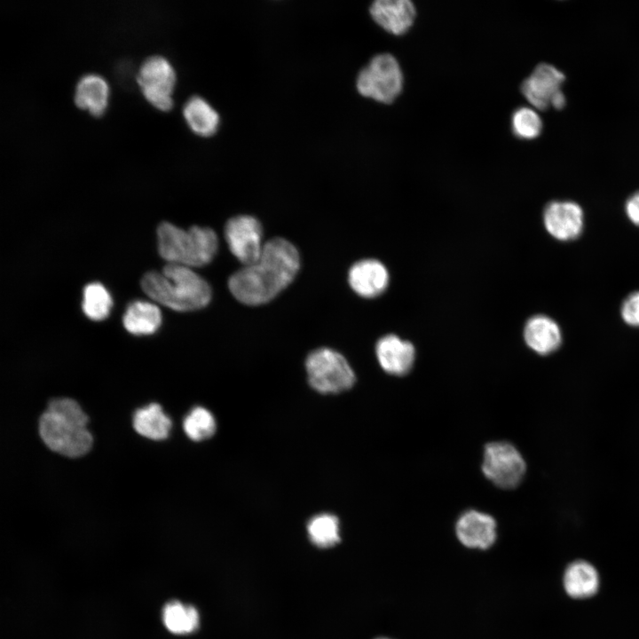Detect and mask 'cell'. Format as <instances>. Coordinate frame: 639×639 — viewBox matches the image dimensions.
Here are the masks:
<instances>
[{
    "label": "cell",
    "mask_w": 639,
    "mask_h": 639,
    "mask_svg": "<svg viewBox=\"0 0 639 639\" xmlns=\"http://www.w3.org/2000/svg\"><path fill=\"white\" fill-rule=\"evenodd\" d=\"M623 320L629 326L639 327V291L632 293L621 306Z\"/></svg>",
    "instance_id": "obj_27"
},
{
    "label": "cell",
    "mask_w": 639,
    "mask_h": 639,
    "mask_svg": "<svg viewBox=\"0 0 639 639\" xmlns=\"http://www.w3.org/2000/svg\"><path fill=\"white\" fill-rule=\"evenodd\" d=\"M583 221V210L573 201H551L543 212L546 230L558 241H572L580 236Z\"/></svg>",
    "instance_id": "obj_11"
},
{
    "label": "cell",
    "mask_w": 639,
    "mask_h": 639,
    "mask_svg": "<svg viewBox=\"0 0 639 639\" xmlns=\"http://www.w3.org/2000/svg\"><path fill=\"white\" fill-rule=\"evenodd\" d=\"M482 471L496 486L513 489L522 482L526 463L515 446L506 441H493L485 446Z\"/></svg>",
    "instance_id": "obj_7"
},
{
    "label": "cell",
    "mask_w": 639,
    "mask_h": 639,
    "mask_svg": "<svg viewBox=\"0 0 639 639\" xmlns=\"http://www.w3.org/2000/svg\"><path fill=\"white\" fill-rule=\"evenodd\" d=\"M112 305L111 296L102 284L93 282L84 288L82 307L84 314L91 320L106 319Z\"/></svg>",
    "instance_id": "obj_24"
},
{
    "label": "cell",
    "mask_w": 639,
    "mask_h": 639,
    "mask_svg": "<svg viewBox=\"0 0 639 639\" xmlns=\"http://www.w3.org/2000/svg\"><path fill=\"white\" fill-rule=\"evenodd\" d=\"M109 96L106 81L98 74L83 75L77 82L74 100L77 107L100 117L106 112Z\"/></svg>",
    "instance_id": "obj_18"
},
{
    "label": "cell",
    "mask_w": 639,
    "mask_h": 639,
    "mask_svg": "<svg viewBox=\"0 0 639 639\" xmlns=\"http://www.w3.org/2000/svg\"><path fill=\"white\" fill-rule=\"evenodd\" d=\"M141 288L153 300L178 312L201 309L212 296L209 283L190 267L170 263L162 272H146Z\"/></svg>",
    "instance_id": "obj_2"
},
{
    "label": "cell",
    "mask_w": 639,
    "mask_h": 639,
    "mask_svg": "<svg viewBox=\"0 0 639 639\" xmlns=\"http://www.w3.org/2000/svg\"><path fill=\"white\" fill-rule=\"evenodd\" d=\"M136 81L144 98L153 106L161 111L172 108L176 73L166 58L159 55L146 58L138 70Z\"/></svg>",
    "instance_id": "obj_8"
},
{
    "label": "cell",
    "mask_w": 639,
    "mask_h": 639,
    "mask_svg": "<svg viewBox=\"0 0 639 639\" xmlns=\"http://www.w3.org/2000/svg\"><path fill=\"white\" fill-rule=\"evenodd\" d=\"M563 588L573 599L594 596L600 588V575L590 562L576 559L568 564L563 573Z\"/></svg>",
    "instance_id": "obj_16"
},
{
    "label": "cell",
    "mask_w": 639,
    "mask_h": 639,
    "mask_svg": "<svg viewBox=\"0 0 639 639\" xmlns=\"http://www.w3.org/2000/svg\"><path fill=\"white\" fill-rule=\"evenodd\" d=\"M402 69L390 53H379L358 74L356 88L359 94L381 103H390L401 92Z\"/></svg>",
    "instance_id": "obj_6"
},
{
    "label": "cell",
    "mask_w": 639,
    "mask_h": 639,
    "mask_svg": "<svg viewBox=\"0 0 639 639\" xmlns=\"http://www.w3.org/2000/svg\"><path fill=\"white\" fill-rule=\"evenodd\" d=\"M171 420L159 404L152 403L138 409L133 415V427L141 436L152 440H163L169 437Z\"/></svg>",
    "instance_id": "obj_20"
},
{
    "label": "cell",
    "mask_w": 639,
    "mask_h": 639,
    "mask_svg": "<svg viewBox=\"0 0 639 639\" xmlns=\"http://www.w3.org/2000/svg\"><path fill=\"white\" fill-rule=\"evenodd\" d=\"M373 20L393 35H403L412 27L416 10L409 0H376L370 6Z\"/></svg>",
    "instance_id": "obj_15"
},
{
    "label": "cell",
    "mask_w": 639,
    "mask_h": 639,
    "mask_svg": "<svg viewBox=\"0 0 639 639\" xmlns=\"http://www.w3.org/2000/svg\"><path fill=\"white\" fill-rule=\"evenodd\" d=\"M299 267L296 248L283 238H274L264 244L256 262L244 266L229 278L228 288L244 304H263L292 282Z\"/></svg>",
    "instance_id": "obj_1"
},
{
    "label": "cell",
    "mask_w": 639,
    "mask_h": 639,
    "mask_svg": "<svg viewBox=\"0 0 639 639\" xmlns=\"http://www.w3.org/2000/svg\"><path fill=\"white\" fill-rule=\"evenodd\" d=\"M88 416L71 398L51 400L39 419V434L53 452L75 458L87 454L92 436L87 430Z\"/></svg>",
    "instance_id": "obj_3"
},
{
    "label": "cell",
    "mask_w": 639,
    "mask_h": 639,
    "mask_svg": "<svg viewBox=\"0 0 639 639\" xmlns=\"http://www.w3.org/2000/svg\"><path fill=\"white\" fill-rule=\"evenodd\" d=\"M375 354L384 372L395 376H403L408 374L414 366L415 349L409 341L390 334L377 341Z\"/></svg>",
    "instance_id": "obj_13"
},
{
    "label": "cell",
    "mask_w": 639,
    "mask_h": 639,
    "mask_svg": "<svg viewBox=\"0 0 639 639\" xmlns=\"http://www.w3.org/2000/svg\"><path fill=\"white\" fill-rule=\"evenodd\" d=\"M511 128L519 138L533 139L541 132L542 121L535 108L521 106L512 114Z\"/></svg>",
    "instance_id": "obj_26"
},
{
    "label": "cell",
    "mask_w": 639,
    "mask_h": 639,
    "mask_svg": "<svg viewBox=\"0 0 639 639\" xmlns=\"http://www.w3.org/2000/svg\"><path fill=\"white\" fill-rule=\"evenodd\" d=\"M348 281L351 289L359 296L374 298L385 291L390 275L385 265L380 261L363 259L350 268Z\"/></svg>",
    "instance_id": "obj_14"
},
{
    "label": "cell",
    "mask_w": 639,
    "mask_h": 639,
    "mask_svg": "<svg viewBox=\"0 0 639 639\" xmlns=\"http://www.w3.org/2000/svg\"><path fill=\"white\" fill-rule=\"evenodd\" d=\"M459 541L469 548L487 549L497 538V524L489 514L476 509L464 511L455 524Z\"/></svg>",
    "instance_id": "obj_12"
},
{
    "label": "cell",
    "mask_w": 639,
    "mask_h": 639,
    "mask_svg": "<svg viewBox=\"0 0 639 639\" xmlns=\"http://www.w3.org/2000/svg\"><path fill=\"white\" fill-rule=\"evenodd\" d=\"M161 256L170 264L199 267L209 264L218 249L217 233L209 227L192 226L185 231L162 222L157 229Z\"/></svg>",
    "instance_id": "obj_4"
},
{
    "label": "cell",
    "mask_w": 639,
    "mask_h": 639,
    "mask_svg": "<svg viewBox=\"0 0 639 639\" xmlns=\"http://www.w3.org/2000/svg\"><path fill=\"white\" fill-rule=\"evenodd\" d=\"M376 639H389V638H385V637H381V638H376Z\"/></svg>",
    "instance_id": "obj_30"
},
{
    "label": "cell",
    "mask_w": 639,
    "mask_h": 639,
    "mask_svg": "<svg viewBox=\"0 0 639 639\" xmlns=\"http://www.w3.org/2000/svg\"><path fill=\"white\" fill-rule=\"evenodd\" d=\"M524 338L527 346L540 355L553 353L562 343L559 326L545 315H535L526 321Z\"/></svg>",
    "instance_id": "obj_17"
},
{
    "label": "cell",
    "mask_w": 639,
    "mask_h": 639,
    "mask_svg": "<svg viewBox=\"0 0 639 639\" xmlns=\"http://www.w3.org/2000/svg\"><path fill=\"white\" fill-rule=\"evenodd\" d=\"M183 429L191 440L199 442L206 440L214 435L217 422L215 417L208 409L202 406H195L185 417Z\"/></svg>",
    "instance_id": "obj_25"
},
{
    "label": "cell",
    "mask_w": 639,
    "mask_h": 639,
    "mask_svg": "<svg viewBox=\"0 0 639 639\" xmlns=\"http://www.w3.org/2000/svg\"><path fill=\"white\" fill-rule=\"evenodd\" d=\"M565 80L562 71L551 64L540 63L521 84V91L531 106L538 110L551 106Z\"/></svg>",
    "instance_id": "obj_10"
},
{
    "label": "cell",
    "mask_w": 639,
    "mask_h": 639,
    "mask_svg": "<svg viewBox=\"0 0 639 639\" xmlns=\"http://www.w3.org/2000/svg\"><path fill=\"white\" fill-rule=\"evenodd\" d=\"M308 383L322 394H337L351 389L356 375L347 359L330 348H319L306 358Z\"/></svg>",
    "instance_id": "obj_5"
},
{
    "label": "cell",
    "mask_w": 639,
    "mask_h": 639,
    "mask_svg": "<svg viewBox=\"0 0 639 639\" xmlns=\"http://www.w3.org/2000/svg\"><path fill=\"white\" fill-rule=\"evenodd\" d=\"M626 213L630 221L639 226V191L627 201Z\"/></svg>",
    "instance_id": "obj_28"
},
{
    "label": "cell",
    "mask_w": 639,
    "mask_h": 639,
    "mask_svg": "<svg viewBox=\"0 0 639 639\" xmlns=\"http://www.w3.org/2000/svg\"><path fill=\"white\" fill-rule=\"evenodd\" d=\"M262 237V225L252 216L233 217L225 226V238L230 251L245 266L260 257L264 247Z\"/></svg>",
    "instance_id": "obj_9"
},
{
    "label": "cell",
    "mask_w": 639,
    "mask_h": 639,
    "mask_svg": "<svg viewBox=\"0 0 639 639\" xmlns=\"http://www.w3.org/2000/svg\"><path fill=\"white\" fill-rule=\"evenodd\" d=\"M162 619L168 630L178 635L191 633L199 625L197 610L178 601H171L164 606Z\"/></svg>",
    "instance_id": "obj_22"
},
{
    "label": "cell",
    "mask_w": 639,
    "mask_h": 639,
    "mask_svg": "<svg viewBox=\"0 0 639 639\" xmlns=\"http://www.w3.org/2000/svg\"><path fill=\"white\" fill-rule=\"evenodd\" d=\"M311 541L320 548L333 547L340 541V526L337 517L322 513L312 517L307 524Z\"/></svg>",
    "instance_id": "obj_23"
},
{
    "label": "cell",
    "mask_w": 639,
    "mask_h": 639,
    "mask_svg": "<svg viewBox=\"0 0 639 639\" xmlns=\"http://www.w3.org/2000/svg\"><path fill=\"white\" fill-rule=\"evenodd\" d=\"M183 115L192 131L201 137L214 135L220 122L218 113L200 96H193L186 100Z\"/></svg>",
    "instance_id": "obj_19"
},
{
    "label": "cell",
    "mask_w": 639,
    "mask_h": 639,
    "mask_svg": "<svg viewBox=\"0 0 639 639\" xmlns=\"http://www.w3.org/2000/svg\"><path fill=\"white\" fill-rule=\"evenodd\" d=\"M122 321L126 330L133 335H151L161 326L162 314L155 304L135 301L127 307Z\"/></svg>",
    "instance_id": "obj_21"
},
{
    "label": "cell",
    "mask_w": 639,
    "mask_h": 639,
    "mask_svg": "<svg viewBox=\"0 0 639 639\" xmlns=\"http://www.w3.org/2000/svg\"><path fill=\"white\" fill-rule=\"evenodd\" d=\"M566 103L565 96L563 91H559L553 99L551 106L556 109H562Z\"/></svg>",
    "instance_id": "obj_29"
}]
</instances>
